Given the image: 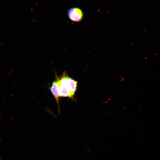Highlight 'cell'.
Here are the masks:
<instances>
[{
  "label": "cell",
  "instance_id": "cell-1",
  "mask_svg": "<svg viewBox=\"0 0 160 160\" xmlns=\"http://www.w3.org/2000/svg\"><path fill=\"white\" fill-rule=\"evenodd\" d=\"M69 76L65 72L63 73L62 76L59 78L56 77L60 97H68L73 99V96L71 92L69 85Z\"/></svg>",
  "mask_w": 160,
  "mask_h": 160
},
{
  "label": "cell",
  "instance_id": "cell-2",
  "mask_svg": "<svg viewBox=\"0 0 160 160\" xmlns=\"http://www.w3.org/2000/svg\"><path fill=\"white\" fill-rule=\"evenodd\" d=\"M67 15L70 20L73 22H77L82 19L83 13L80 8L77 7H73L68 10Z\"/></svg>",
  "mask_w": 160,
  "mask_h": 160
},
{
  "label": "cell",
  "instance_id": "cell-3",
  "mask_svg": "<svg viewBox=\"0 0 160 160\" xmlns=\"http://www.w3.org/2000/svg\"><path fill=\"white\" fill-rule=\"evenodd\" d=\"M56 102L58 108V112L60 113L59 97H60L57 82L56 79L52 83L51 86L49 88Z\"/></svg>",
  "mask_w": 160,
  "mask_h": 160
},
{
  "label": "cell",
  "instance_id": "cell-4",
  "mask_svg": "<svg viewBox=\"0 0 160 160\" xmlns=\"http://www.w3.org/2000/svg\"><path fill=\"white\" fill-rule=\"evenodd\" d=\"M68 81L70 89L72 95L74 96L77 89V82L68 77Z\"/></svg>",
  "mask_w": 160,
  "mask_h": 160
},
{
  "label": "cell",
  "instance_id": "cell-5",
  "mask_svg": "<svg viewBox=\"0 0 160 160\" xmlns=\"http://www.w3.org/2000/svg\"></svg>",
  "mask_w": 160,
  "mask_h": 160
}]
</instances>
